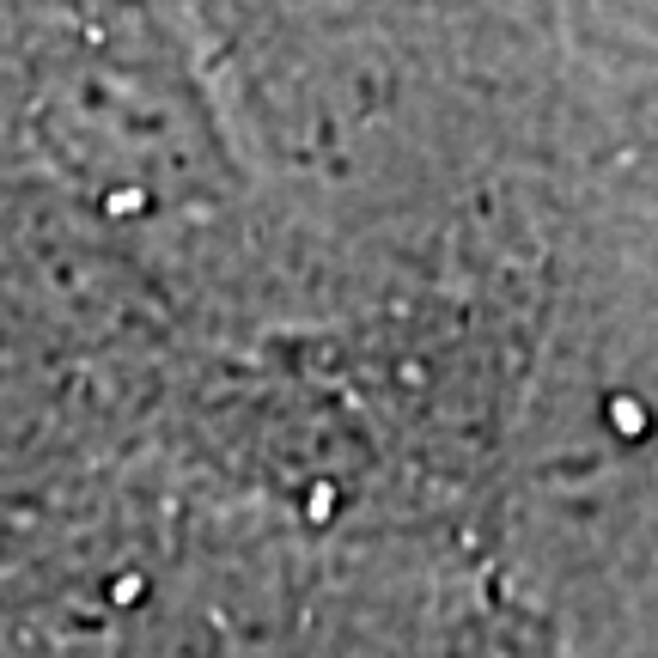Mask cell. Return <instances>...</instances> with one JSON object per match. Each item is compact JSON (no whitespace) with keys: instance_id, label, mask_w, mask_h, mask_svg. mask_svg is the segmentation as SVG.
Returning <instances> with one entry per match:
<instances>
[{"instance_id":"obj_1","label":"cell","mask_w":658,"mask_h":658,"mask_svg":"<svg viewBox=\"0 0 658 658\" xmlns=\"http://www.w3.org/2000/svg\"><path fill=\"white\" fill-rule=\"evenodd\" d=\"M616 427L622 433H640V403H616Z\"/></svg>"}]
</instances>
